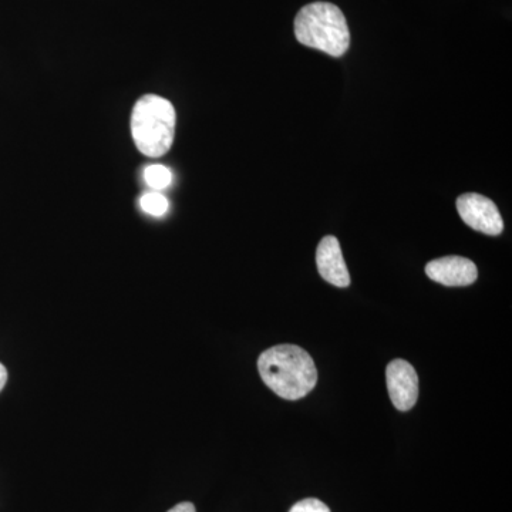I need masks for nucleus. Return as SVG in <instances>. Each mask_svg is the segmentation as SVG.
<instances>
[{"instance_id":"nucleus-11","label":"nucleus","mask_w":512,"mask_h":512,"mask_svg":"<svg viewBox=\"0 0 512 512\" xmlns=\"http://www.w3.org/2000/svg\"><path fill=\"white\" fill-rule=\"evenodd\" d=\"M168 512H197V510H195L194 504L192 503H181L175 505V507L171 508Z\"/></svg>"},{"instance_id":"nucleus-5","label":"nucleus","mask_w":512,"mask_h":512,"mask_svg":"<svg viewBox=\"0 0 512 512\" xmlns=\"http://www.w3.org/2000/svg\"><path fill=\"white\" fill-rule=\"evenodd\" d=\"M387 390L393 406L400 412H409L419 399V376L409 362L396 359L387 365Z\"/></svg>"},{"instance_id":"nucleus-1","label":"nucleus","mask_w":512,"mask_h":512,"mask_svg":"<svg viewBox=\"0 0 512 512\" xmlns=\"http://www.w3.org/2000/svg\"><path fill=\"white\" fill-rule=\"evenodd\" d=\"M258 370L269 389L285 400H299L315 389L318 370L311 355L296 345H278L265 350Z\"/></svg>"},{"instance_id":"nucleus-12","label":"nucleus","mask_w":512,"mask_h":512,"mask_svg":"<svg viewBox=\"0 0 512 512\" xmlns=\"http://www.w3.org/2000/svg\"><path fill=\"white\" fill-rule=\"evenodd\" d=\"M6 382H8V370L0 363V392H2L3 387L6 386Z\"/></svg>"},{"instance_id":"nucleus-7","label":"nucleus","mask_w":512,"mask_h":512,"mask_svg":"<svg viewBox=\"0 0 512 512\" xmlns=\"http://www.w3.org/2000/svg\"><path fill=\"white\" fill-rule=\"evenodd\" d=\"M316 265L320 276L330 285L338 288H348L350 285L348 266L343 258L338 238L329 235L320 241L316 251Z\"/></svg>"},{"instance_id":"nucleus-10","label":"nucleus","mask_w":512,"mask_h":512,"mask_svg":"<svg viewBox=\"0 0 512 512\" xmlns=\"http://www.w3.org/2000/svg\"><path fill=\"white\" fill-rule=\"evenodd\" d=\"M289 512H330L328 505L322 503L318 498H306L299 501Z\"/></svg>"},{"instance_id":"nucleus-9","label":"nucleus","mask_w":512,"mask_h":512,"mask_svg":"<svg viewBox=\"0 0 512 512\" xmlns=\"http://www.w3.org/2000/svg\"><path fill=\"white\" fill-rule=\"evenodd\" d=\"M141 210L153 217H163L168 211V200L161 192H147L140 200Z\"/></svg>"},{"instance_id":"nucleus-8","label":"nucleus","mask_w":512,"mask_h":512,"mask_svg":"<svg viewBox=\"0 0 512 512\" xmlns=\"http://www.w3.org/2000/svg\"><path fill=\"white\" fill-rule=\"evenodd\" d=\"M144 180L153 191H163L173 183V174L164 165H148L144 171Z\"/></svg>"},{"instance_id":"nucleus-2","label":"nucleus","mask_w":512,"mask_h":512,"mask_svg":"<svg viewBox=\"0 0 512 512\" xmlns=\"http://www.w3.org/2000/svg\"><path fill=\"white\" fill-rule=\"evenodd\" d=\"M295 36L301 45L340 57L350 46V32L345 15L338 6L315 2L303 6L295 18Z\"/></svg>"},{"instance_id":"nucleus-4","label":"nucleus","mask_w":512,"mask_h":512,"mask_svg":"<svg viewBox=\"0 0 512 512\" xmlns=\"http://www.w3.org/2000/svg\"><path fill=\"white\" fill-rule=\"evenodd\" d=\"M457 211L468 227L497 237L504 231V221L497 205L490 198L476 192H468L458 197Z\"/></svg>"},{"instance_id":"nucleus-3","label":"nucleus","mask_w":512,"mask_h":512,"mask_svg":"<svg viewBox=\"0 0 512 512\" xmlns=\"http://www.w3.org/2000/svg\"><path fill=\"white\" fill-rule=\"evenodd\" d=\"M177 114L170 101L156 94L141 97L131 116L137 150L151 158L163 157L174 143Z\"/></svg>"},{"instance_id":"nucleus-6","label":"nucleus","mask_w":512,"mask_h":512,"mask_svg":"<svg viewBox=\"0 0 512 512\" xmlns=\"http://www.w3.org/2000/svg\"><path fill=\"white\" fill-rule=\"evenodd\" d=\"M431 281L444 286L473 285L478 278L476 264L463 256H444L426 265Z\"/></svg>"}]
</instances>
